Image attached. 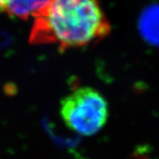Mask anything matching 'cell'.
<instances>
[{
  "label": "cell",
  "mask_w": 159,
  "mask_h": 159,
  "mask_svg": "<svg viewBox=\"0 0 159 159\" xmlns=\"http://www.w3.org/2000/svg\"><path fill=\"white\" fill-rule=\"evenodd\" d=\"M60 115L69 129L81 135L91 136L106 124L108 102L95 89L80 87L61 101Z\"/></svg>",
  "instance_id": "cell-2"
},
{
  "label": "cell",
  "mask_w": 159,
  "mask_h": 159,
  "mask_svg": "<svg viewBox=\"0 0 159 159\" xmlns=\"http://www.w3.org/2000/svg\"><path fill=\"white\" fill-rule=\"evenodd\" d=\"M10 0H0V12L6 11Z\"/></svg>",
  "instance_id": "cell-5"
},
{
  "label": "cell",
  "mask_w": 159,
  "mask_h": 159,
  "mask_svg": "<svg viewBox=\"0 0 159 159\" xmlns=\"http://www.w3.org/2000/svg\"><path fill=\"white\" fill-rule=\"evenodd\" d=\"M47 0H10L6 13L11 17L27 20L44 6Z\"/></svg>",
  "instance_id": "cell-4"
},
{
  "label": "cell",
  "mask_w": 159,
  "mask_h": 159,
  "mask_svg": "<svg viewBox=\"0 0 159 159\" xmlns=\"http://www.w3.org/2000/svg\"><path fill=\"white\" fill-rule=\"evenodd\" d=\"M33 17L29 43L61 51L97 43L111 31L99 0H47Z\"/></svg>",
  "instance_id": "cell-1"
},
{
  "label": "cell",
  "mask_w": 159,
  "mask_h": 159,
  "mask_svg": "<svg viewBox=\"0 0 159 159\" xmlns=\"http://www.w3.org/2000/svg\"><path fill=\"white\" fill-rule=\"evenodd\" d=\"M140 27L145 39L151 43L159 44V6H151L143 12Z\"/></svg>",
  "instance_id": "cell-3"
}]
</instances>
